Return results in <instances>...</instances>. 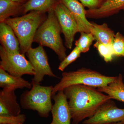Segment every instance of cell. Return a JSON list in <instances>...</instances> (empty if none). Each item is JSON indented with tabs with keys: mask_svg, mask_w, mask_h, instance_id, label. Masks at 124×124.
<instances>
[{
	"mask_svg": "<svg viewBox=\"0 0 124 124\" xmlns=\"http://www.w3.org/2000/svg\"><path fill=\"white\" fill-rule=\"evenodd\" d=\"M81 52L78 47L76 46L69 55L62 61L58 67V69L63 71L67 67L75 61L80 56Z\"/></svg>",
	"mask_w": 124,
	"mask_h": 124,
	"instance_id": "603a6c76",
	"label": "cell"
},
{
	"mask_svg": "<svg viewBox=\"0 0 124 124\" xmlns=\"http://www.w3.org/2000/svg\"><path fill=\"white\" fill-rule=\"evenodd\" d=\"M94 46L105 62H108L113 60L115 56L112 45L104 44L96 41Z\"/></svg>",
	"mask_w": 124,
	"mask_h": 124,
	"instance_id": "44dd1931",
	"label": "cell"
},
{
	"mask_svg": "<svg viewBox=\"0 0 124 124\" xmlns=\"http://www.w3.org/2000/svg\"><path fill=\"white\" fill-rule=\"evenodd\" d=\"M26 119V116L23 114L8 116H0V124H23Z\"/></svg>",
	"mask_w": 124,
	"mask_h": 124,
	"instance_id": "cb8c5ba5",
	"label": "cell"
},
{
	"mask_svg": "<svg viewBox=\"0 0 124 124\" xmlns=\"http://www.w3.org/2000/svg\"><path fill=\"white\" fill-rule=\"evenodd\" d=\"M40 13L34 11L22 17L8 18L4 21L13 30L23 54L31 48L36 32L42 21Z\"/></svg>",
	"mask_w": 124,
	"mask_h": 124,
	"instance_id": "277c9868",
	"label": "cell"
},
{
	"mask_svg": "<svg viewBox=\"0 0 124 124\" xmlns=\"http://www.w3.org/2000/svg\"><path fill=\"white\" fill-rule=\"evenodd\" d=\"M54 9L60 24L62 33L64 35L65 46L67 48L71 49L75 35L79 32L76 21L69 9L63 3L57 4Z\"/></svg>",
	"mask_w": 124,
	"mask_h": 124,
	"instance_id": "52a82bcc",
	"label": "cell"
},
{
	"mask_svg": "<svg viewBox=\"0 0 124 124\" xmlns=\"http://www.w3.org/2000/svg\"><path fill=\"white\" fill-rule=\"evenodd\" d=\"M0 40L1 46L9 54L20 53V43L10 26L3 22L0 23Z\"/></svg>",
	"mask_w": 124,
	"mask_h": 124,
	"instance_id": "5bb4252c",
	"label": "cell"
},
{
	"mask_svg": "<svg viewBox=\"0 0 124 124\" xmlns=\"http://www.w3.org/2000/svg\"><path fill=\"white\" fill-rule=\"evenodd\" d=\"M91 25L90 32L92 33L97 42L105 45H112L115 34L108 27L106 23L97 24L94 22H90Z\"/></svg>",
	"mask_w": 124,
	"mask_h": 124,
	"instance_id": "2e32d148",
	"label": "cell"
},
{
	"mask_svg": "<svg viewBox=\"0 0 124 124\" xmlns=\"http://www.w3.org/2000/svg\"><path fill=\"white\" fill-rule=\"evenodd\" d=\"M124 121V109L117 108L111 99L101 106L95 114L85 120L83 124H108Z\"/></svg>",
	"mask_w": 124,
	"mask_h": 124,
	"instance_id": "9c48e42d",
	"label": "cell"
},
{
	"mask_svg": "<svg viewBox=\"0 0 124 124\" xmlns=\"http://www.w3.org/2000/svg\"><path fill=\"white\" fill-rule=\"evenodd\" d=\"M62 76L60 81L54 86L53 95L73 85H85L97 88L103 87L115 81L117 78L105 76L97 71L85 68L76 71L63 72Z\"/></svg>",
	"mask_w": 124,
	"mask_h": 124,
	"instance_id": "3957f363",
	"label": "cell"
},
{
	"mask_svg": "<svg viewBox=\"0 0 124 124\" xmlns=\"http://www.w3.org/2000/svg\"><path fill=\"white\" fill-rule=\"evenodd\" d=\"M124 9V0H105L99 8L86 10V16L96 19L107 17Z\"/></svg>",
	"mask_w": 124,
	"mask_h": 124,
	"instance_id": "4fadbf2b",
	"label": "cell"
},
{
	"mask_svg": "<svg viewBox=\"0 0 124 124\" xmlns=\"http://www.w3.org/2000/svg\"><path fill=\"white\" fill-rule=\"evenodd\" d=\"M97 90L108 95L111 99L124 102V84L121 74L117 76L115 81L107 86L98 88Z\"/></svg>",
	"mask_w": 124,
	"mask_h": 124,
	"instance_id": "e0dca14e",
	"label": "cell"
},
{
	"mask_svg": "<svg viewBox=\"0 0 124 124\" xmlns=\"http://www.w3.org/2000/svg\"><path fill=\"white\" fill-rule=\"evenodd\" d=\"M15 90L4 88L0 92V116H17L20 114L21 108L17 100Z\"/></svg>",
	"mask_w": 124,
	"mask_h": 124,
	"instance_id": "8fae6325",
	"label": "cell"
},
{
	"mask_svg": "<svg viewBox=\"0 0 124 124\" xmlns=\"http://www.w3.org/2000/svg\"><path fill=\"white\" fill-rule=\"evenodd\" d=\"M54 100L51 112L54 124H70L72 119L68 101L63 90L58 92L52 97Z\"/></svg>",
	"mask_w": 124,
	"mask_h": 124,
	"instance_id": "30bf717a",
	"label": "cell"
},
{
	"mask_svg": "<svg viewBox=\"0 0 124 124\" xmlns=\"http://www.w3.org/2000/svg\"><path fill=\"white\" fill-rule=\"evenodd\" d=\"M112 46L115 57H124V36L119 32L116 33Z\"/></svg>",
	"mask_w": 124,
	"mask_h": 124,
	"instance_id": "7402d4cb",
	"label": "cell"
},
{
	"mask_svg": "<svg viewBox=\"0 0 124 124\" xmlns=\"http://www.w3.org/2000/svg\"><path fill=\"white\" fill-rule=\"evenodd\" d=\"M62 3L67 7L75 19L79 32L90 33L91 24L87 20L86 10L84 6L78 0H62Z\"/></svg>",
	"mask_w": 124,
	"mask_h": 124,
	"instance_id": "7c38bea8",
	"label": "cell"
},
{
	"mask_svg": "<svg viewBox=\"0 0 124 124\" xmlns=\"http://www.w3.org/2000/svg\"><path fill=\"white\" fill-rule=\"evenodd\" d=\"M26 54L35 72L32 81L40 84L45 76L57 78L50 66L47 54L43 46L39 45L36 48L31 47Z\"/></svg>",
	"mask_w": 124,
	"mask_h": 124,
	"instance_id": "ba28073f",
	"label": "cell"
},
{
	"mask_svg": "<svg viewBox=\"0 0 124 124\" xmlns=\"http://www.w3.org/2000/svg\"><path fill=\"white\" fill-rule=\"evenodd\" d=\"M0 86L3 89L13 88L16 90L31 88V83L21 77L15 76L9 74L0 67Z\"/></svg>",
	"mask_w": 124,
	"mask_h": 124,
	"instance_id": "9a60e30c",
	"label": "cell"
},
{
	"mask_svg": "<svg viewBox=\"0 0 124 124\" xmlns=\"http://www.w3.org/2000/svg\"><path fill=\"white\" fill-rule=\"evenodd\" d=\"M89 9H92L99 8L102 4L103 0H78Z\"/></svg>",
	"mask_w": 124,
	"mask_h": 124,
	"instance_id": "d4e9b609",
	"label": "cell"
},
{
	"mask_svg": "<svg viewBox=\"0 0 124 124\" xmlns=\"http://www.w3.org/2000/svg\"><path fill=\"white\" fill-rule=\"evenodd\" d=\"M0 57V67L11 75L22 77L23 75L35 74L32 65L22 54L9 53L1 46Z\"/></svg>",
	"mask_w": 124,
	"mask_h": 124,
	"instance_id": "8992f818",
	"label": "cell"
},
{
	"mask_svg": "<svg viewBox=\"0 0 124 124\" xmlns=\"http://www.w3.org/2000/svg\"><path fill=\"white\" fill-rule=\"evenodd\" d=\"M18 2L12 0H0V22H4L13 15L18 7Z\"/></svg>",
	"mask_w": 124,
	"mask_h": 124,
	"instance_id": "d6986e66",
	"label": "cell"
},
{
	"mask_svg": "<svg viewBox=\"0 0 124 124\" xmlns=\"http://www.w3.org/2000/svg\"><path fill=\"white\" fill-rule=\"evenodd\" d=\"M62 30L54 9L48 11L45 21L38 28L33 42L50 48L62 61L67 56L66 49L61 37Z\"/></svg>",
	"mask_w": 124,
	"mask_h": 124,
	"instance_id": "7a4b0ae2",
	"label": "cell"
},
{
	"mask_svg": "<svg viewBox=\"0 0 124 124\" xmlns=\"http://www.w3.org/2000/svg\"><path fill=\"white\" fill-rule=\"evenodd\" d=\"M50 124H54L53 123V122H51V123H50Z\"/></svg>",
	"mask_w": 124,
	"mask_h": 124,
	"instance_id": "83f0119b",
	"label": "cell"
},
{
	"mask_svg": "<svg viewBox=\"0 0 124 124\" xmlns=\"http://www.w3.org/2000/svg\"></svg>",
	"mask_w": 124,
	"mask_h": 124,
	"instance_id": "f1b7e54d",
	"label": "cell"
},
{
	"mask_svg": "<svg viewBox=\"0 0 124 124\" xmlns=\"http://www.w3.org/2000/svg\"><path fill=\"white\" fill-rule=\"evenodd\" d=\"M53 3V0H29L24 5V12L35 10L41 13L49 10Z\"/></svg>",
	"mask_w": 124,
	"mask_h": 124,
	"instance_id": "ac0fdd59",
	"label": "cell"
},
{
	"mask_svg": "<svg viewBox=\"0 0 124 124\" xmlns=\"http://www.w3.org/2000/svg\"><path fill=\"white\" fill-rule=\"evenodd\" d=\"M12 0L13 1H15V2H18L21 1L22 0Z\"/></svg>",
	"mask_w": 124,
	"mask_h": 124,
	"instance_id": "4316f807",
	"label": "cell"
},
{
	"mask_svg": "<svg viewBox=\"0 0 124 124\" xmlns=\"http://www.w3.org/2000/svg\"><path fill=\"white\" fill-rule=\"evenodd\" d=\"M124 124V121H121V122H117V123H113V124Z\"/></svg>",
	"mask_w": 124,
	"mask_h": 124,
	"instance_id": "484cf974",
	"label": "cell"
},
{
	"mask_svg": "<svg viewBox=\"0 0 124 124\" xmlns=\"http://www.w3.org/2000/svg\"><path fill=\"white\" fill-rule=\"evenodd\" d=\"M31 89L26 91L20 97L23 108L36 111L40 116L48 117L51 111L53 86H44L32 81Z\"/></svg>",
	"mask_w": 124,
	"mask_h": 124,
	"instance_id": "5b68a950",
	"label": "cell"
},
{
	"mask_svg": "<svg viewBox=\"0 0 124 124\" xmlns=\"http://www.w3.org/2000/svg\"><path fill=\"white\" fill-rule=\"evenodd\" d=\"M79 38L75 42L76 46L78 47L81 53H85L89 50L95 38L92 33L80 32Z\"/></svg>",
	"mask_w": 124,
	"mask_h": 124,
	"instance_id": "ffe728a7",
	"label": "cell"
},
{
	"mask_svg": "<svg viewBox=\"0 0 124 124\" xmlns=\"http://www.w3.org/2000/svg\"><path fill=\"white\" fill-rule=\"evenodd\" d=\"M63 92L68 100L72 124L93 116L103 104L111 99L96 88L85 85H71Z\"/></svg>",
	"mask_w": 124,
	"mask_h": 124,
	"instance_id": "6da1fadb",
	"label": "cell"
}]
</instances>
